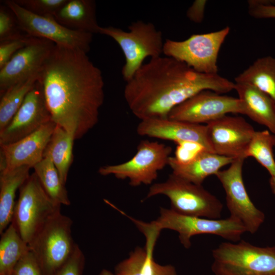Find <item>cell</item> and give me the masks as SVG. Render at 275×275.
<instances>
[{
  "mask_svg": "<svg viewBox=\"0 0 275 275\" xmlns=\"http://www.w3.org/2000/svg\"><path fill=\"white\" fill-rule=\"evenodd\" d=\"M87 53L56 45L38 79L52 121L75 140L96 125L104 99L102 72Z\"/></svg>",
  "mask_w": 275,
  "mask_h": 275,
  "instance_id": "6da1fadb",
  "label": "cell"
},
{
  "mask_svg": "<svg viewBox=\"0 0 275 275\" xmlns=\"http://www.w3.org/2000/svg\"><path fill=\"white\" fill-rule=\"evenodd\" d=\"M126 82L124 98L131 113L141 121L168 118L174 107L202 91L223 94L235 86L218 73L197 72L166 56L150 59Z\"/></svg>",
  "mask_w": 275,
  "mask_h": 275,
  "instance_id": "7a4b0ae2",
  "label": "cell"
},
{
  "mask_svg": "<svg viewBox=\"0 0 275 275\" xmlns=\"http://www.w3.org/2000/svg\"><path fill=\"white\" fill-rule=\"evenodd\" d=\"M146 238L157 240L160 231L170 229L179 234L180 243L185 249L191 246V238L199 234H212L222 237L230 242H237L246 232L243 225L229 216L225 219H209L178 213L171 209L160 207L159 216L147 223L129 217Z\"/></svg>",
  "mask_w": 275,
  "mask_h": 275,
  "instance_id": "3957f363",
  "label": "cell"
},
{
  "mask_svg": "<svg viewBox=\"0 0 275 275\" xmlns=\"http://www.w3.org/2000/svg\"><path fill=\"white\" fill-rule=\"evenodd\" d=\"M214 275H275V246L260 247L240 240L212 250Z\"/></svg>",
  "mask_w": 275,
  "mask_h": 275,
  "instance_id": "277c9868",
  "label": "cell"
},
{
  "mask_svg": "<svg viewBox=\"0 0 275 275\" xmlns=\"http://www.w3.org/2000/svg\"><path fill=\"white\" fill-rule=\"evenodd\" d=\"M128 28V31L112 26L99 30V34L113 39L121 49L125 57L122 74L125 81L133 77L147 58L161 56L164 45L161 32L151 22L138 20Z\"/></svg>",
  "mask_w": 275,
  "mask_h": 275,
  "instance_id": "5b68a950",
  "label": "cell"
},
{
  "mask_svg": "<svg viewBox=\"0 0 275 275\" xmlns=\"http://www.w3.org/2000/svg\"><path fill=\"white\" fill-rule=\"evenodd\" d=\"M73 222L61 212L49 218L28 244L44 275H55L74 253Z\"/></svg>",
  "mask_w": 275,
  "mask_h": 275,
  "instance_id": "8992f818",
  "label": "cell"
},
{
  "mask_svg": "<svg viewBox=\"0 0 275 275\" xmlns=\"http://www.w3.org/2000/svg\"><path fill=\"white\" fill-rule=\"evenodd\" d=\"M157 195L167 196L171 202V208L180 214L220 219L223 205L214 195L197 185L173 174L164 182L153 184L149 189L146 199Z\"/></svg>",
  "mask_w": 275,
  "mask_h": 275,
  "instance_id": "52a82bcc",
  "label": "cell"
},
{
  "mask_svg": "<svg viewBox=\"0 0 275 275\" xmlns=\"http://www.w3.org/2000/svg\"><path fill=\"white\" fill-rule=\"evenodd\" d=\"M19 190L11 223L29 244L47 221L61 212V205L49 197L35 173Z\"/></svg>",
  "mask_w": 275,
  "mask_h": 275,
  "instance_id": "ba28073f",
  "label": "cell"
},
{
  "mask_svg": "<svg viewBox=\"0 0 275 275\" xmlns=\"http://www.w3.org/2000/svg\"><path fill=\"white\" fill-rule=\"evenodd\" d=\"M172 151V148L164 144L143 140L129 160L101 166L98 173L102 176L113 175L119 179H128L132 186L151 184L157 179L158 172L168 165Z\"/></svg>",
  "mask_w": 275,
  "mask_h": 275,
  "instance_id": "9c48e42d",
  "label": "cell"
},
{
  "mask_svg": "<svg viewBox=\"0 0 275 275\" xmlns=\"http://www.w3.org/2000/svg\"><path fill=\"white\" fill-rule=\"evenodd\" d=\"M230 31L227 26L217 31L193 34L183 41L167 39L163 53L183 62L197 72L217 74L218 53Z\"/></svg>",
  "mask_w": 275,
  "mask_h": 275,
  "instance_id": "30bf717a",
  "label": "cell"
},
{
  "mask_svg": "<svg viewBox=\"0 0 275 275\" xmlns=\"http://www.w3.org/2000/svg\"><path fill=\"white\" fill-rule=\"evenodd\" d=\"M14 14L21 31L26 35L49 40L56 45L81 50L90 49L91 33L69 29L60 23L53 15H38L24 9L14 0L2 1Z\"/></svg>",
  "mask_w": 275,
  "mask_h": 275,
  "instance_id": "8fae6325",
  "label": "cell"
},
{
  "mask_svg": "<svg viewBox=\"0 0 275 275\" xmlns=\"http://www.w3.org/2000/svg\"><path fill=\"white\" fill-rule=\"evenodd\" d=\"M243 158L235 159L229 168L215 175L226 193V200L230 216L239 221L246 232L254 234L265 220L264 213L251 201L242 178Z\"/></svg>",
  "mask_w": 275,
  "mask_h": 275,
  "instance_id": "7c38bea8",
  "label": "cell"
},
{
  "mask_svg": "<svg viewBox=\"0 0 275 275\" xmlns=\"http://www.w3.org/2000/svg\"><path fill=\"white\" fill-rule=\"evenodd\" d=\"M230 113L243 115L238 98L204 90L174 107L168 118L193 124H207Z\"/></svg>",
  "mask_w": 275,
  "mask_h": 275,
  "instance_id": "4fadbf2b",
  "label": "cell"
},
{
  "mask_svg": "<svg viewBox=\"0 0 275 275\" xmlns=\"http://www.w3.org/2000/svg\"><path fill=\"white\" fill-rule=\"evenodd\" d=\"M55 46L49 40L32 37L30 42L0 69L1 96L12 86L39 74Z\"/></svg>",
  "mask_w": 275,
  "mask_h": 275,
  "instance_id": "5bb4252c",
  "label": "cell"
},
{
  "mask_svg": "<svg viewBox=\"0 0 275 275\" xmlns=\"http://www.w3.org/2000/svg\"><path fill=\"white\" fill-rule=\"evenodd\" d=\"M206 126L214 153L234 159H245V151L256 131L243 118L227 115Z\"/></svg>",
  "mask_w": 275,
  "mask_h": 275,
  "instance_id": "9a60e30c",
  "label": "cell"
},
{
  "mask_svg": "<svg viewBox=\"0 0 275 275\" xmlns=\"http://www.w3.org/2000/svg\"><path fill=\"white\" fill-rule=\"evenodd\" d=\"M51 120L38 80L11 121L0 131V145L16 142Z\"/></svg>",
  "mask_w": 275,
  "mask_h": 275,
  "instance_id": "2e32d148",
  "label": "cell"
},
{
  "mask_svg": "<svg viewBox=\"0 0 275 275\" xmlns=\"http://www.w3.org/2000/svg\"><path fill=\"white\" fill-rule=\"evenodd\" d=\"M56 125L51 120L16 142L0 145V172L23 166L33 168L43 159Z\"/></svg>",
  "mask_w": 275,
  "mask_h": 275,
  "instance_id": "e0dca14e",
  "label": "cell"
},
{
  "mask_svg": "<svg viewBox=\"0 0 275 275\" xmlns=\"http://www.w3.org/2000/svg\"><path fill=\"white\" fill-rule=\"evenodd\" d=\"M136 132L141 136L171 141L178 144L194 142L213 152L207 134V126L198 124L167 119L141 120Z\"/></svg>",
  "mask_w": 275,
  "mask_h": 275,
  "instance_id": "ac0fdd59",
  "label": "cell"
},
{
  "mask_svg": "<svg viewBox=\"0 0 275 275\" xmlns=\"http://www.w3.org/2000/svg\"><path fill=\"white\" fill-rule=\"evenodd\" d=\"M234 159L222 156L206 150L186 163L177 161L171 156L168 165L172 174L197 185H202L205 179L214 175L226 165L230 164Z\"/></svg>",
  "mask_w": 275,
  "mask_h": 275,
  "instance_id": "d6986e66",
  "label": "cell"
},
{
  "mask_svg": "<svg viewBox=\"0 0 275 275\" xmlns=\"http://www.w3.org/2000/svg\"><path fill=\"white\" fill-rule=\"evenodd\" d=\"M234 90L238 95L243 115L257 123L265 126L275 135V103L267 95L255 87L235 83Z\"/></svg>",
  "mask_w": 275,
  "mask_h": 275,
  "instance_id": "ffe728a7",
  "label": "cell"
},
{
  "mask_svg": "<svg viewBox=\"0 0 275 275\" xmlns=\"http://www.w3.org/2000/svg\"><path fill=\"white\" fill-rule=\"evenodd\" d=\"M62 25L71 30L99 33L100 27L96 17L93 0H67L53 15Z\"/></svg>",
  "mask_w": 275,
  "mask_h": 275,
  "instance_id": "44dd1931",
  "label": "cell"
},
{
  "mask_svg": "<svg viewBox=\"0 0 275 275\" xmlns=\"http://www.w3.org/2000/svg\"><path fill=\"white\" fill-rule=\"evenodd\" d=\"M154 246H138L129 257L119 262L115 268L117 275H177L175 267L171 264L161 265L153 258Z\"/></svg>",
  "mask_w": 275,
  "mask_h": 275,
  "instance_id": "7402d4cb",
  "label": "cell"
},
{
  "mask_svg": "<svg viewBox=\"0 0 275 275\" xmlns=\"http://www.w3.org/2000/svg\"><path fill=\"white\" fill-rule=\"evenodd\" d=\"M30 167L23 166L0 172V234L11 224L17 190L28 179Z\"/></svg>",
  "mask_w": 275,
  "mask_h": 275,
  "instance_id": "603a6c76",
  "label": "cell"
},
{
  "mask_svg": "<svg viewBox=\"0 0 275 275\" xmlns=\"http://www.w3.org/2000/svg\"><path fill=\"white\" fill-rule=\"evenodd\" d=\"M235 82L255 87L275 103V58L267 56L257 59L235 78Z\"/></svg>",
  "mask_w": 275,
  "mask_h": 275,
  "instance_id": "cb8c5ba5",
  "label": "cell"
},
{
  "mask_svg": "<svg viewBox=\"0 0 275 275\" xmlns=\"http://www.w3.org/2000/svg\"><path fill=\"white\" fill-rule=\"evenodd\" d=\"M74 140L71 134L63 128L56 125L44 153V155H48L51 157L61 181L65 185L73 161Z\"/></svg>",
  "mask_w": 275,
  "mask_h": 275,
  "instance_id": "d4e9b609",
  "label": "cell"
},
{
  "mask_svg": "<svg viewBox=\"0 0 275 275\" xmlns=\"http://www.w3.org/2000/svg\"><path fill=\"white\" fill-rule=\"evenodd\" d=\"M1 235L0 275H13L15 266L30 247L11 223Z\"/></svg>",
  "mask_w": 275,
  "mask_h": 275,
  "instance_id": "484cf974",
  "label": "cell"
},
{
  "mask_svg": "<svg viewBox=\"0 0 275 275\" xmlns=\"http://www.w3.org/2000/svg\"><path fill=\"white\" fill-rule=\"evenodd\" d=\"M33 169L44 189L54 202L61 205H70L65 185L49 155H44Z\"/></svg>",
  "mask_w": 275,
  "mask_h": 275,
  "instance_id": "4316f807",
  "label": "cell"
},
{
  "mask_svg": "<svg viewBox=\"0 0 275 275\" xmlns=\"http://www.w3.org/2000/svg\"><path fill=\"white\" fill-rule=\"evenodd\" d=\"M39 75L40 73L16 84L1 96L0 131L11 121L26 95L38 81Z\"/></svg>",
  "mask_w": 275,
  "mask_h": 275,
  "instance_id": "83f0119b",
  "label": "cell"
},
{
  "mask_svg": "<svg viewBox=\"0 0 275 275\" xmlns=\"http://www.w3.org/2000/svg\"><path fill=\"white\" fill-rule=\"evenodd\" d=\"M275 135L268 130L255 131L245 153V158L252 157L264 167L270 176H275V159L273 149Z\"/></svg>",
  "mask_w": 275,
  "mask_h": 275,
  "instance_id": "f1b7e54d",
  "label": "cell"
},
{
  "mask_svg": "<svg viewBox=\"0 0 275 275\" xmlns=\"http://www.w3.org/2000/svg\"><path fill=\"white\" fill-rule=\"evenodd\" d=\"M13 12L6 5H1L0 43L23 37Z\"/></svg>",
  "mask_w": 275,
  "mask_h": 275,
  "instance_id": "f546056e",
  "label": "cell"
},
{
  "mask_svg": "<svg viewBox=\"0 0 275 275\" xmlns=\"http://www.w3.org/2000/svg\"><path fill=\"white\" fill-rule=\"evenodd\" d=\"M67 0H14L27 11L38 15H54Z\"/></svg>",
  "mask_w": 275,
  "mask_h": 275,
  "instance_id": "4dcf8cb0",
  "label": "cell"
},
{
  "mask_svg": "<svg viewBox=\"0 0 275 275\" xmlns=\"http://www.w3.org/2000/svg\"><path fill=\"white\" fill-rule=\"evenodd\" d=\"M32 37L28 35L0 43V69L11 59L18 50L24 47L31 41Z\"/></svg>",
  "mask_w": 275,
  "mask_h": 275,
  "instance_id": "1f68e13d",
  "label": "cell"
},
{
  "mask_svg": "<svg viewBox=\"0 0 275 275\" xmlns=\"http://www.w3.org/2000/svg\"><path fill=\"white\" fill-rule=\"evenodd\" d=\"M13 275H44V274L37 259L30 250L19 260L14 268Z\"/></svg>",
  "mask_w": 275,
  "mask_h": 275,
  "instance_id": "d6a6232c",
  "label": "cell"
},
{
  "mask_svg": "<svg viewBox=\"0 0 275 275\" xmlns=\"http://www.w3.org/2000/svg\"><path fill=\"white\" fill-rule=\"evenodd\" d=\"M85 264V255L77 245L71 257L55 275H82Z\"/></svg>",
  "mask_w": 275,
  "mask_h": 275,
  "instance_id": "836d02e7",
  "label": "cell"
},
{
  "mask_svg": "<svg viewBox=\"0 0 275 275\" xmlns=\"http://www.w3.org/2000/svg\"><path fill=\"white\" fill-rule=\"evenodd\" d=\"M272 2L268 0L249 1V14L257 19L275 18V5Z\"/></svg>",
  "mask_w": 275,
  "mask_h": 275,
  "instance_id": "e575fe53",
  "label": "cell"
},
{
  "mask_svg": "<svg viewBox=\"0 0 275 275\" xmlns=\"http://www.w3.org/2000/svg\"><path fill=\"white\" fill-rule=\"evenodd\" d=\"M176 144L177 147L174 157L177 161L180 163H186L190 161L200 152L206 150L202 145L194 142H181Z\"/></svg>",
  "mask_w": 275,
  "mask_h": 275,
  "instance_id": "d590c367",
  "label": "cell"
},
{
  "mask_svg": "<svg viewBox=\"0 0 275 275\" xmlns=\"http://www.w3.org/2000/svg\"><path fill=\"white\" fill-rule=\"evenodd\" d=\"M206 3L207 1L205 0L195 1L187 11L186 16L188 19L195 23L202 22Z\"/></svg>",
  "mask_w": 275,
  "mask_h": 275,
  "instance_id": "8d00e7d4",
  "label": "cell"
},
{
  "mask_svg": "<svg viewBox=\"0 0 275 275\" xmlns=\"http://www.w3.org/2000/svg\"><path fill=\"white\" fill-rule=\"evenodd\" d=\"M269 182L271 191L275 195V176H270Z\"/></svg>",
  "mask_w": 275,
  "mask_h": 275,
  "instance_id": "74e56055",
  "label": "cell"
},
{
  "mask_svg": "<svg viewBox=\"0 0 275 275\" xmlns=\"http://www.w3.org/2000/svg\"><path fill=\"white\" fill-rule=\"evenodd\" d=\"M98 275H117L115 273H113L111 271L106 269H102L100 273L98 274Z\"/></svg>",
  "mask_w": 275,
  "mask_h": 275,
  "instance_id": "f35d334b",
  "label": "cell"
},
{
  "mask_svg": "<svg viewBox=\"0 0 275 275\" xmlns=\"http://www.w3.org/2000/svg\"><path fill=\"white\" fill-rule=\"evenodd\" d=\"M274 148H275V144H274Z\"/></svg>",
  "mask_w": 275,
  "mask_h": 275,
  "instance_id": "ab89813d",
  "label": "cell"
}]
</instances>
